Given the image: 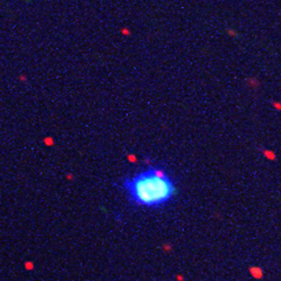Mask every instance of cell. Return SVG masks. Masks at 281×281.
I'll return each instance as SVG.
<instances>
[{
  "label": "cell",
  "instance_id": "cell-1",
  "mask_svg": "<svg viewBox=\"0 0 281 281\" xmlns=\"http://www.w3.org/2000/svg\"><path fill=\"white\" fill-rule=\"evenodd\" d=\"M128 202L134 206L159 209L170 204L177 194L175 179L159 166L150 165L121 183Z\"/></svg>",
  "mask_w": 281,
  "mask_h": 281
}]
</instances>
